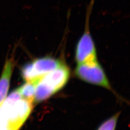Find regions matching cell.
<instances>
[{
    "instance_id": "obj_1",
    "label": "cell",
    "mask_w": 130,
    "mask_h": 130,
    "mask_svg": "<svg viewBox=\"0 0 130 130\" xmlns=\"http://www.w3.org/2000/svg\"><path fill=\"white\" fill-rule=\"evenodd\" d=\"M70 77V69L64 63L38 79L33 103L42 102L51 98L65 86Z\"/></svg>"
},
{
    "instance_id": "obj_2",
    "label": "cell",
    "mask_w": 130,
    "mask_h": 130,
    "mask_svg": "<svg viewBox=\"0 0 130 130\" xmlns=\"http://www.w3.org/2000/svg\"><path fill=\"white\" fill-rule=\"evenodd\" d=\"M74 73L78 78L86 83L112 91L105 71L98 60L77 64Z\"/></svg>"
},
{
    "instance_id": "obj_3",
    "label": "cell",
    "mask_w": 130,
    "mask_h": 130,
    "mask_svg": "<svg viewBox=\"0 0 130 130\" xmlns=\"http://www.w3.org/2000/svg\"><path fill=\"white\" fill-rule=\"evenodd\" d=\"M62 61L50 56L37 58L24 65L21 70L22 78L26 81L37 80L60 66Z\"/></svg>"
},
{
    "instance_id": "obj_4",
    "label": "cell",
    "mask_w": 130,
    "mask_h": 130,
    "mask_svg": "<svg viewBox=\"0 0 130 130\" xmlns=\"http://www.w3.org/2000/svg\"><path fill=\"white\" fill-rule=\"evenodd\" d=\"M33 103L22 98L10 107L7 126L10 130H19L23 125L32 110Z\"/></svg>"
},
{
    "instance_id": "obj_5",
    "label": "cell",
    "mask_w": 130,
    "mask_h": 130,
    "mask_svg": "<svg viewBox=\"0 0 130 130\" xmlns=\"http://www.w3.org/2000/svg\"><path fill=\"white\" fill-rule=\"evenodd\" d=\"M88 27V25L76 45L75 58L77 64L98 60L96 47Z\"/></svg>"
},
{
    "instance_id": "obj_6",
    "label": "cell",
    "mask_w": 130,
    "mask_h": 130,
    "mask_svg": "<svg viewBox=\"0 0 130 130\" xmlns=\"http://www.w3.org/2000/svg\"><path fill=\"white\" fill-rule=\"evenodd\" d=\"M14 61L13 57L6 60L0 78V106L6 98L9 90L10 79L14 65Z\"/></svg>"
},
{
    "instance_id": "obj_7",
    "label": "cell",
    "mask_w": 130,
    "mask_h": 130,
    "mask_svg": "<svg viewBox=\"0 0 130 130\" xmlns=\"http://www.w3.org/2000/svg\"><path fill=\"white\" fill-rule=\"evenodd\" d=\"M37 80L26 82L19 88V92L22 98L33 103Z\"/></svg>"
},
{
    "instance_id": "obj_8",
    "label": "cell",
    "mask_w": 130,
    "mask_h": 130,
    "mask_svg": "<svg viewBox=\"0 0 130 130\" xmlns=\"http://www.w3.org/2000/svg\"><path fill=\"white\" fill-rule=\"evenodd\" d=\"M120 113H117L100 125L97 130H115Z\"/></svg>"
}]
</instances>
